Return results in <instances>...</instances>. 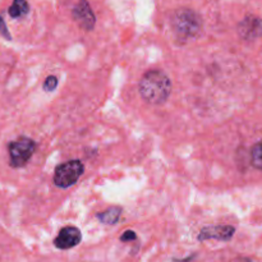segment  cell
Wrapping results in <instances>:
<instances>
[{
  "label": "cell",
  "instance_id": "cell-14",
  "mask_svg": "<svg viewBox=\"0 0 262 262\" xmlns=\"http://www.w3.org/2000/svg\"><path fill=\"white\" fill-rule=\"evenodd\" d=\"M0 30H2V33L5 36V37L8 38V40H10V35L8 33V31L5 30V23H3V18L0 17Z\"/></svg>",
  "mask_w": 262,
  "mask_h": 262
},
{
  "label": "cell",
  "instance_id": "cell-2",
  "mask_svg": "<svg viewBox=\"0 0 262 262\" xmlns=\"http://www.w3.org/2000/svg\"><path fill=\"white\" fill-rule=\"evenodd\" d=\"M173 30L179 37L191 38L194 37L201 31V18L191 9H181L176 12L171 19Z\"/></svg>",
  "mask_w": 262,
  "mask_h": 262
},
{
  "label": "cell",
  "instance_id": "cell-3",
  "mask_svg": "<svg viewBox=\"0 0 262 262\" xmlns=\"http://www.w3.org/2000/svg\"><path fill=\"white\" fill-rule=\"evenodd\" d=\"M8 148H9L10 165L13 168H22L35 154L36 143L28 137H19L13 141Z\"/></svg>",
  "mask_w": 262,
  "mask_h": 262
},
{
  "label": "cell",
  "instance_id": "cell-16",
  "mask_svg": "<svg viewBox=\"0 0 262 262\" xmlns=\"http://www.w3.org/2000/svg\"><path fill=\"white\" fill-rule=\"evenodd\" d=\"M192 258H193V256H191V257H188V258H187L186 261H178V260H174L173 262H191Z\"/></svg>",
  "mask_w": 262,
  "mask_h": 262
},
{
  "label": "cell",
  "instance_id": "cell-15",
  "mask_svg": "<svg viewBox=\"0 0 262 262\" xmlns=\"http://www.w3.org/2000/svg\"><path fill=\"white\" fill-rule=\"evenodd\" d=\"M235 262H252L251 260H248V258H238Z\"/></svg>",
  "mask_w": 262,
  "mask_h": 262
},
{
  "label": "cell",
  "instance_id": "cell-5",
  "mask_svg": "<svg viewBox=\"0 0 262 262\" xmlns=\"http://www.w3.org/2000/svg\"><path fill=\"white\" fill-rule=\"evenodd\" d=\"M73 18L77 22V25L84 31H91L94 28L95 22V14L92 12L91 7L87 3V0H79L73 8Z\"/></svg>",
  "mask_w": 262,
  "mask_h": 262
},
{
  "label": "cell",
  "instance_id": "cell-8",
  "mask_svg": "<svg viewBox=\"0 0 262 262\" xmlns=\"http://www.w3.org/2000/svg\"><path fill=\"white\" fill-rule=\"evenodd\" d=\"M238 31H239V35L246 40L258 37L262 35V20L253 15H248L241 22Z\"/></svg>",
  "mask_w": 262,
  "mask_h": 262
},
{
  "label": "cell",
  "instance_id": "cell-9",
  "mask_svg": "<svg viewBox=\"0 0 262 262\" xmlns=\"http://www.w3.org/2000/svg\"><path fill=\"white\" fill-rule=\"evenodd\" d=\"M120 215H122V209L117 206H113L105 210L104 212L97 214V219L101 223H104V224H115L120 219Z\"/></svg>",
  "mask_w": 262,
  "mask_h": 262
},
{
  "label": "cell",
  "instance_id": "cell-1",
  "mask_svg": "<svg viewBox=\"0 0 262 262\" xmlns=\"http://www.w3.org/2000/svg\"><path fill=\"white\" fill-rule=\"evenodd\" d=\"M170 92V79L164 72L158 71V69L148 71L140 82V94L148 104H163L168 100Z\"/></svg>",
  "mask_w": 262,
  "mask_h": 262
},
{
  "label": "cell",
  "instance_id": "cell-6",
  "mask_svg": "<svg viewBox=\"0 0 262 262\" xmlns=\"http://www.w3.org/2000/svg\"><path fill=\"white\" fill-rule=\"evenodd\" d=\"M82 234L76 227H66L59 232L58 237L54 241V245L59 250H69L81 242Z\"/></svg>",
  "mask_w": 262,
  "mask_h": 262
},
{
  "label": "cell",
  "instance_id": "cell-13",
  "mask_svg": "<svg viewBox=\"0 0 262 262\" xmlns=\"http://www.w3.org/2000/svg\"><path fill=\"white\" fill-rule=\"evenodd\" d=\"M136 239V233L132 232V230H127L124 232V234L120 237V241L122 242H129V241H135Z\"/></svg>",
  "mask_w": 262,
  "mask_h": 262
},
{
  "label": "cell",
  "instance_id": "cell-12",
  "mask_svg": "<svg viewBox=\"0 0 262 262\" xmlns=\"http://www.w3.org/2000/svg\"><path fill=\"white\" fill-rule=\"evenodd\" d=\"M56 86H58V78L54 76L48 77L45 83H43V89H45L46 91H54V90L56 89Z\"/></svg>",
  "mask_w": 262,
  "mask_h": 262
},
{
  "label": "cell",
  "instance_id": "cell-10",
  "mask_svg": "<svg viewBox=\"0 0 262 262\" xmlns=\"http://www.w3.org/2000/svg\"><path fill=\"white\" fill-rule=\"evenodd\" d=\"M28 10H30V5L27 0H14L8 12L12 18H22L27 14Z\"/></svg>",
  "mask_w": 262,
  "mask_h": 262
},
{
  "label": "cell",
  "instance_id": "cell-4",
  "mask_svg": "<svg viewBox=\"0 0 262 262\" xmlns=\"http://www.w3.org/2000/svg\"><path fill=\"white\" fill-rule=\"evenodd\" d=\"M84 166L81 160H69L67 163L60 164L58 168L55 169V174H54V182L60 188H68V187L73 186L79 177L83 174Z\"/></svg>",
  "mask_w": 262,
  "mask_h": 262
},
{
  "label": "cell",
  "instance_id": "cell-11",
  "mask_svg": "<svg viewBox=\"0 0 262 262\" xmlns=\"http://www.w3.org/2000/svg\"><path fill=\"white\" fill-rule=\"evenodd\" d=\"M251 159H252V165L258 170H262V141L253 146Z\"/></svg>",
  "mask_w": 262,
  "mask_h": 262
},
{
  "label": "cell",
  "instance_id": "cell-7",
  "mask_svg": "<svg viewBox=\"0 0 262 262\" xmlns=\"http://www.w3.org/2000/svg\"><path fill=\"white\" fill-rule=\"evenodd\" d=\"M234 227L232 225H215V227H206L200 232L199 241L217 239L229 241L234 235Z\"/></svg>",
  "mask_w": 262,
  "mask_h": 262
}]
</instances>
